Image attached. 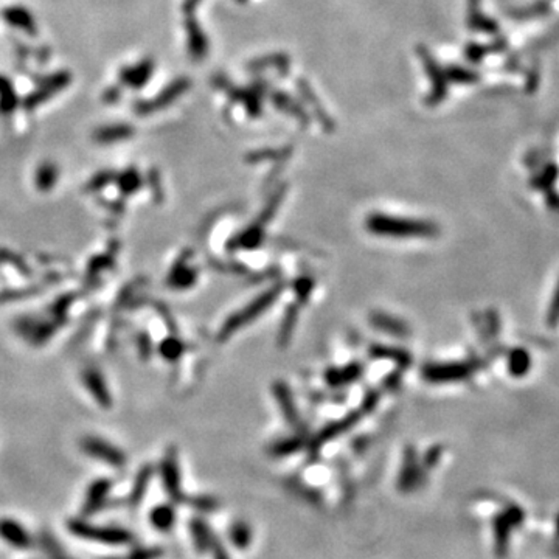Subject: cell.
<instances>
[{
  "mask_svg": "<svg viewBox=\"0 0 559 559\" xmlns=\"http://www.w3.org/2000/svg\"><path fill=\"white\" fill-rule=\"evenodd\" d=\"M110 493H112V484L110 480L98 479L90 484V486L85 491L84 501L81 505V511L84 518L89 516L98 514L110 503Z\"/></svg>",
  "mask_w": 559,
  "mask_h": 559,
  "instance_id": "cell-5",
  "label": "cell"
},
{
  "mask_svg": "<svg viewBox=\"0 0 559 559\" xmlns=\"http://www.w3.org/2000/svg\"><path fill=\"white\" fill-rule=\"evenodd\" d=\"M360 370L362 368H360V365H357V364H351L348 367L338 368V370H330L328 375H326V380H328L330 385L339 387V385L355 381L356 377L360 375Z\"/></svg>",
  "mask_w": 559,
  "mask_h": 559,
  "instance_id": "cell-20",
  "label": "cell"
},
{
  "mask_svg": "<svg viewBox=\"0 0 559 559\" xmlns=\"http://www.w3.org/2000/svg\"><path fill=\"white\" fill-rule=\"evenodd\" d=\"M280 291H281L280 288H273V289H271L268 292H264L263 296L256 297L251 305H247L246 308L241 309L239 313L231 315L230 319L226 323H224L222 330L219 333V339L221 340L229 339L230 335L234 334L235 331L241 330L247 323H251L252 320H255L258 315H261L266 311V309H268L275 302V300H277V297L280 296Z\"/></svg>",
  "mask_w": 559,
  "mask_h": 559,
  "instance_id": "cell-3",
  "label": "cell"
},
{
  "mask_svg": "<svg viewBox=\"0 0 559 559\" xmlns=\"http://www.w3.org/2000/svg\"><path fill=\"white\" fill-rule=\"evenodd\" d=\"M51 559H73V558H66V556H55V558H51Z\"/></svg>",
  "mask_w": 559,
  "mask_h": 559,
  "instance_id": "cell-30",
  "label": "cell"
},
{
  "mask_svg": "<svg viewBox=\"0 0 559 559\" xmlns=\"http://www.w3.org/2000/svg\"><path fill=\"white\" fill-rule=\"evenodd\" d=\"M297 286H298L297 294L302 298H306L309 296V292L313 291V281H309L308 278H302V280L297 281Z\"/></svg>",
  "mask_w": 559,
  "mask_h": 559,
  "instance_id": "cell-29",
  "label": "cell"
},
{
  "mask_svg": "<svg viewBox=\"0 0 559 559\" xmlns=\"http://www.w3.org/2000/svg\"><path fill=\"white\" fill-rule=\"evenodd\" d=\"M68 81H70V76L67 73L53 75L51 78H48L44 84H42L36 92L31 93L27 101H25V105H27V108H36L42 105V103L47 101L50 97H53L55 93L63 90L68 84Z\"/></svg>",
  "mask_w": 559,
  "mask_h": 559,
  "instance_id": "cell-10",
  "label": "cell"
},
{
  "mask_svg": "<svg viewBox=\"0 0 559 559\" xmlns=\"http://www.w3.org/2000/svg\"><path fill=\"white\" fill-rule=\"evenodd\" d=\"M192 505L201 511H216L218 508V502L211 497H194Z\"/></svg>",
  "mask_w": 559,
  "mask_h": 559,
  "instance_id": "cell-28",
  "label": "cell"
},
{
  "mask_svg": "<svg viewBox=\"0 0 559 559\" xmlns=\"http://www.w3.org/2000/svg\"><path fill=\"white\" fill-rule=\"evenodd\" d=\"M261 238H263L261 226H260V224H256V226L246 230L244 234L238 238L236 246L246 247V249H254V247H256L258 244L261 243Z\"/></svg>",
  "mask_w": 559,
  "mask_h": 559,
  "instance_id": "cell-25",
  "label": "cell"
},
{
  "mask_svg": "<svg viewBox=\"0 0 559 559\" xmlns=\"http://www.w3.org/2000/svg\"><path fill=\"white\" fill-rule=\"evenodd\" d=\"M471 373L466 364H429L423 370V376L429 382H451L464 380Z\"/></svg>",
  "mask_w": 559,
  "mask_h": 559,
  "instance_id": "cell-8",
  "label": "cell"
},
{
  "mask_svg": "<svg viewBox=\"0 0 559 559\" xmlns=\"http://www.w3.org/2000/svg\"><path fill=\"white\" fill-rule=\"evenodd\" d=\"M103 559H123V558H118V556H112V558H103Z\"/></svg>",
  "mask_w": 559,
  "mask_h": 559,
  "instance_id": "cell-31",
  "label": "cell"
},
{
  "mask_svg": "<svg viewBox=\"0 0 559 559\" xmlns=\"http://www.w3.org/2000/svg\"><path fill=\"white\" fill-rule=\"evenodd\" d=\"M83 449L88 452L90 457L105 461L110 466H122L125 463V455L120 452L115 446H110L106 442L89 438L83 443Z\"/></svg>",
  "mask_w": 559,
  "mask_h": 559,
  "instance_id": "cell-9",
  "label": "cell"
},
{
  "mask_svg": "<svg viewBox=\"0 0 559 559\" xmlns=\"http://www.w3.org/2000/svg\"><path fill=\"white\" fill-rule=\"evenodd\" d=\"M528 367V357L523 351H516L511 360H510V368L514 375H523Z\"/></svg>",
  "mask_w": 559,
  "mask_h": 559,
  "instance_id": "cell-26",
  "label": "cell"
},
{
  "mask_svg": "<svg viewBox=\"0 0 559 559\" xmlns=\"http://www.w3.org/2000/svg\"><path fill=\"white\" fill-rule=\"evenodd\" d=\"M0 539L17 550H28L33 545L31 533L11 518L0 519Z\"/></svg>",
  "mask_w": 559,
  "mask_h": 559,
  "instance_id": "cell-7",
  "label": "cell"
},
{
  "mask_svg": "<svg viewBox=\"0 0 559 559\" xmlns=\"http://www.w3.org/2000/svg\"><path fill=\"white\" fill-rule=\"evenodd\" d=\"M176 519H177L176 508L169 503H159L154 506L150 513L151 526L162 533L169 531L173 528L176 526Z\"/></svg>",
  "mask_w": 559,
  "mask_h": 559,
  "instance_id": "cell-14",
  "label": "cell"
},
{
  "mask_svg": "<svg viewBox=\"0 0 559 559\" xmlns=\"http://www.w3.org/2000/svg\"><path fill=\"white\" fill-rule=\"evenodd\" d=\"M188 528H190L192 540L197 553H211L213 559H230L227 550L222 547L219 539L214 536L213 530L204 519L193 518Z\"/></svg>",
  "mask_w": 559,
  "mask_h": 559,
  "instance_id": "cell-4",
  "label": "cell"
},
{
  "mask_svg": "<svg viewBox=\"0 0 559 559\" xmlns=\"http://www.w3.org/2000/svg\"><path fill=\"white\" fill-rule=\"evenodd\" d=\"M4 17L8 23H11L13 27L21 28L30 34L36 33V25H34L33 16L28 10H25L22 6H10L4 11Z\"/></svg>",
  "mask_w": 559,
  "mask_h": 559,
  "instance_id": "cell-17",
  "label": "cell"
},
{
  "mask_svg": "<svg viewBox=\"0 0 559 559\" xmlns=\"http://www.w3.org/2000/svg\"><path fill=\"white\" fill-rule=\"evenodd\" d=\"M187 28H188V36H190V51L197 56V58H202L205 53H207V39H205V34L201 31L199 25H197L193 19H190L187 22Z\"/></svg>",
  "mask_w": 559,
  "mask_h": 559,
  "instance_id": "cell-18",
  "label": "cell"
},
{
  "mask_svg": "<svg viewBox=\"0 0 559 559\" xmlns=\"http://www.w3.org/2000/svg\"><path fill=\"white\" fill-rule=\"evenodd\" d=\"M188 85H190V81L185 80V78H180V80L174 81L173 84H169L168 88L163 92H160L159 95L154 98L151 103H140L139 105L140 114H150L151 110L168 106L169 103H173L179 95H182V93L188 89Z\"/></svg>",
  "mask_w": 559,
  "mask_h": 559,
  "instance_id": "cell-11",
  "label": "cell"
},
{
  "mask_svg": "<svg viewBox=\"0 0 559 559\" xmlns=\"http://www.w3.org/2000/svg\"><path fill=\"white\" fill-rule=\"evenodd\" d=\"M367 229L375 235L387 238H435L438 227L431 221L397 218L373 213L367 218Z\"/></svg>",
  "mask_w": 559,
  "mask_h": 559,
  "instance_id": "cell-1",
  "label": "cell"
},
{
  "mask_svg": "<svg viewBox=\"0 0 559 559\" xmlns=\"http://www.w3.org/2000/svg\"><path fill=\"white\" fill-rule=\"evenodd\" d=\"M163 556V548L159 545H139L127 552L123 559H160Z\"/></svg>",
  "mask_w": 559,
  "mask_h": 559,
  "instance_id": "cell-24",
  "label": "cell"
},
{
  "mask_svg": "<svg viewBox=\"0 0 559 559\" xmlns=\"http://www.w3.org/2000/svg\"><path fill=\"white\" fill-rule=\"evenodd\" d=\"M421 469L418 466V459L414 452V449H409L406 454V459H404V466L401 469L399 476V488L402 491H414L421 484Z\"/></svg>",
  "mask_w": 559,
  "mask_h": 559,
  "instance_id": "cell-12",
  "label": "cell"
},
{
  "mask_svg": "<svg viewBox=\"0 0 559 559\" xmlns=\"http://www.w3.org/2000/svg\"><path fill=\"white\" fill-rule=\"evenodd\" d=\"M154 64L151 61H143L135 67H126L122 70V83L126 85H132L134 89L142 88V85L151 78Z\"/></svg>",
  "mask_w": 559,
  "mask_h": 559,
  "instance_id": "cell-16",
  "label": "cell"
},
{
  "mask_svg": "<svg viewBox=\"0 0 559 559\" xmlns=\"http://www.w3.org/2000/svg\"><path fill=\"white\" fill-rule=\"evenodd\" d=\"M151 479H152L151 468H143L139 474H137V477L132 481L131 489H129L127 497L125 498V505L127 508H135V506H139L143 502V498L150 489Z\"/></svg>",
  "mask_w": 559,
  "mask_h": 559,
  "instance_id": "cell-13",
  "label": "cell"
},
{
  "mask_svg": "<svg viewBox=\"0 0 559 559\" xmlns=\"http://www.w3.org/2000/svg\"><path fill=\"white\" fill-rule=\"evenodd\" d=\"M67 528L76 538L106 545H127L134 540L132 531H129L127 528L115 526H95V523L85 521V518L70 519L67 522Z\"/></svg>",
  "mask_w": 559,
  "mask_h": 559,
  "instance_id": "cell-2",
  "label": "cell"
},
{
  "mask_svg": "<svg viewBox=\"0 0 559 559\" xmlns=\"http://www.w3.org/2000/svg\"><path fill=\"white\" fill-rule=\"evenodd\" d=\"M162 484L168 497L174 503L185 502V496L182 491V480H180V469L179 463L174 454L168 455V457L162 463Z\"/></svg>",
  "mask_w": 559,
  "mask_h": 559,
  "instance_id": "cell-6",
  "label": "cell"
},
{
  "mask_svg": "<svg viewBox=\"0 0 559 559\" xmlns=\"http://www.w3.org/2000/svg\"><path fill=\"white\" fill-rule=\"evenodd\" d=\"M370 322L373 326H376L377 330L385 331L393 335H398V338H404V335L409 334L407 325L402 320L397 319V317L384 314V313H373L370 315Z\"/></svg>",
  "mask_w": 559,
  "mask_h": 559,
  "instance_id": "cell-15",
  "label": "cell"
},
{
  "mask_svg": "<svg viewBox=\"0 0 559 559\" xmlns=\"http://www.w3.org/2000/svg\"><path fill=\"white\" fill-rule=\"evenodd\" d=\"M297 449H300V440L298 438H291V440H283L278 444H275L272 452L275 455H288Z\"/></svg>",
  "mask_w": 559,
  "mask_h": 559,
  "instance_id": "cell-27",
  "label": "cell"
},
{
  "mask_svg": "<svg viewBox=\"0 0 559 559\" xmlns=\"http://www.w3.org/2000/svg\"><path fill=\"white\" fill-rule=\"evenodd\" d=\"M275 393H277L280 407L283 410V414H285V417L289 419V423L294 424V426H300V418L297 417V412L294 407V402H292L289 390L283 384H277L275 385Z\"/></svg>",
  "mask_w": 559,
  "mask_h": 559,
  "instance_id": "cell-21",
  "label": "cell"
},
{
  "mask_svg": "<svg viewBox=\"0 0 559 559\" xmlns=\"http://www.w3.org/2000/svg\"><path fill=\"white\" fill-rule=\"evenodd\" d=\"M372 355L376 357H389L393 362H397L401 367H407L410 364V356L406 351H401L398 348L392 347H375L372 350Z\"/></svg>",
  "mask_w": 559,
  "mask_h": 559,
  "instance_id": "cell-23",
  "label": "cell"
},
{
  "mask_svg": "<svg viewBox=\"0 0 559 559\" xmlns=\"http://www.w3.org/2000/svg\"><path fill=\"white\" fill-rule=\"evenodd\" d=\"M357 418H359V414H352V415H350L347 418H343L340 421H335V423L326 426L323 431L319 434V438H317V444H322L325 442H328V440H331V438L342 434L343 431H347V429H350L351 426H355Z\"/></svg>",
  "mask_w": 559,
  "mask_h": 559,
  "instance_id": "cell-22",
  "label": "cell"
},
{
  "mask_svg": "<svg viewBox=\"0 0 559 559\" xmlns=\"http://www.w3.org/2000/svg\"><path fill=\"white\" fill-rule=\"evenodd\" d=\"M229 539L236 548H247V545H251L252 543V530L243 521L234 522L229 530Z\"/></svg>",
  "mask_w": 559,
  "mask_h": 559,
  "instance_id": "cell-19",
  "label": "cell"
}]
</instances>
